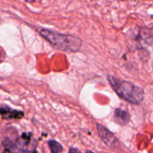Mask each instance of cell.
I'll use <instances>...</instances> for the list:
<instances>
[{
  "label": "cell",
  "mask_w": 153,
  "mask_h": 153,
  "mask_svg": "<svg viewBox=\"0 0 153 153\" xmlns=\"http://www.w3.org/2000/svg\"><path fill=\"white\" fill-rule=\"evenodd\" d=\"M38 33L54 48L67 52H76L82 47V40L75 36L64 34L57 31L41 28Z\"/></svg>",
  "instance_id": "1"
},
{
  "label": "cell",
  "mask_w": 153,
  "mask_h": 153,
  "mask_svg": "<svg viewBox=\"0 0 153 153\" xmlns=\"http://www.w3.org/2000/svg\"><path fill=\"white\" fill-rule=\"evenodd\" d=\"M108 80L114 91L123 100L134 105H139L143 102L144 91L141 88L113 76H108Z\"/></svg>",
  "instance_id": "2"
},
{
  "label": "cell",
  "mask_w": 153,
  "mask_h": 153,
  "mask_svg": "<svg viewBox=\"0 0 153 153\" xmlns=\"http://www.w3.org/2000/svg\"><path fill=\"white\" fill-rule=\"evenodd\" d=\"M97 126L99 136L103 143L111 149H118L120 146V142L116 136L101 124L97 123Z\"/></svg>",
  "instance_id": "3"
},
{
  "label": "cell",
  "mask_w": 153,
  "mask_h": 153,
  "mask_svg": "<svg viewBox=\"0 0 153 153\" xmlns=\"http://www.w3.org/2000/svg\"><path fill=\"white\" fill-rule=\"evenodd\" d=\"M0 115L3 119H20L24 116L23 112L20 111L13 110L7 106H1L0 107Z\"/></svg>",
  "instance_id": "4"
},
{
  "label": "cell",
  "mask_w": 153,
  "mask_h": 153,
  "mask_svg": "<svg viewBox=\"0 0 153 153\" xmlns=\"http://www.w3.org/2000/svg\"><path fill=\"white\" fill-rule=\"evenodd\" d=\"M114 120L117 123L121 126L126 125L130 121V115L126 111L120 108H117L114 114Z\"/></svg>",
  "instance_id": "5"
},
{
  "label": "cell",
  "mask_w": 153,
  "mask_h": 153,
  "mask_svg": "<svg viewBox=\"0 0 153 153\" xmlns=\"http://www.w3.org/2000/svg\"><path fill=\"white\" fill-rule=\"evenodd\" d=\"M48 145L52 153H59L63 152V146L61 143L57 142L56 140H50L48 141Z\"/></svg>",
  "instance_id": "6"
},
{
  "label": "cell",
  "mask_w": 153,
  "mask_h": 153,
  "mask_svg": "<svg viewBox=\"0 0 153 153\" xmlns=\"http://www.w3.org/2000/svg\"><path fill=\"white\" fill-rule=\"evenodd\" d=\"M80 152V151L78 150V149H70V152Z\"/></svg>",
  "instance_id": "7"
},
{
  "label": "cell",
  "mask_w": 153,
  "mask_h": 153,
  "mask_svg": "<svg viewBox=\"0 0 153 153\" xmlns=\"http://www.w3.org/2000/svg\"><path fill=\"white\" fill-rule=\"evenodd\" d=\"M1 51H0V60H1Z\"/></svg>",
  "instance_id": "8"
}]
</instances>
